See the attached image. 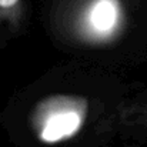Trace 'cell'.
Listing matches in <instances>:
<instances>
[{"instance_id": "cell-3", "label": "cell", "mask_w": 147, "mask_h": 147, "mask_svg": "<svg viewBox=\"0 0 147 147\" xmlns=\"http://www.w3.org/2000/svg\"><path fill=\"white\" fill-rule=\"evenodd\" d=\"M24 19V0H0V30L19 27Z\"/></svg>"}, {"instance_id": "cell-1", "label": "cell", "mask_w": 147, "mask_h": 147, "mask_svg": "<svg viewBox=\"0 0 147 147\" xmlns=\"http://www.w3.org/2000/svg\"><path fill=\"white\" fill-rule=\"evenodd\" d=\"M89 114L90 101L87 97L56 93L34 103L29 114V124L42 144L56 146L79 136Z\"/></svg>"}, {"instance_id": "cell-2", "label": "cell", "mask_w": 147, "mask_h": 147, "mask_svg": "<svg viewBox=\"0 0 147 147\" xmlns=\"http://www.w3.org/2000/svg\"><path fill=\"white\" fill-rule=\"evenodd\" d=\"M66 22L79 43L90 47L110 46L126 29V0H73Z\"/></svg>"}, {"instance_id": "cell-4", "label": "cell", "mask_w": 147, "mask_h": 147, "mask_svg": "<svg viewBox=\"0 0 147 147\" xmlns=\"http://www.w3.org/2000/svg\"><path fill=\"white\" fill-rule=\"evenodd\" d=\"M126 114H129V117L136 120L137 123H140L143 126H147V103L131 106Z\"/></svg>"}]
</instances>
